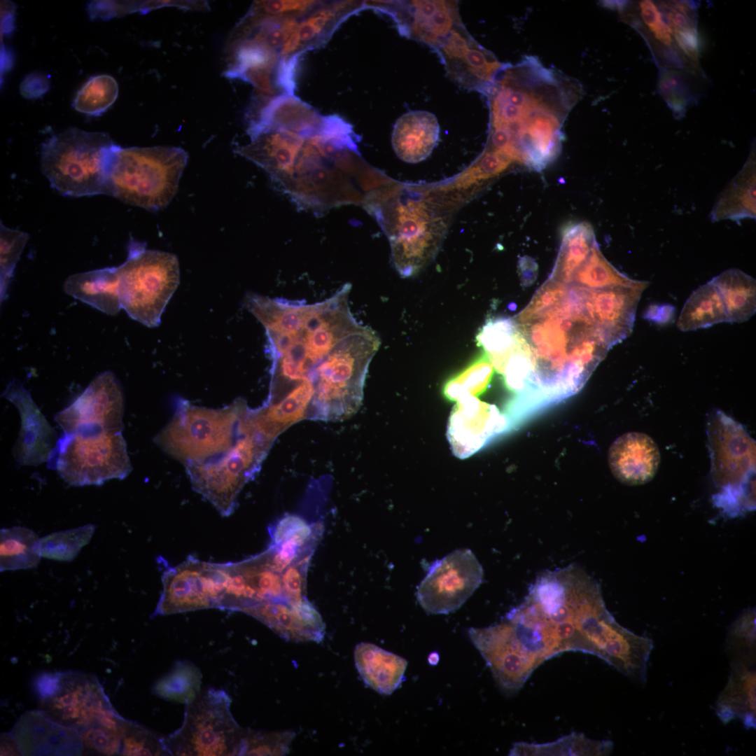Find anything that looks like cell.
Wrapping results in <instances>:
<instances>
[{"label":"cell","mask_w":756,"mask_h":756,"mask_svg":"<svg viewBox=\"0 0 756 756\" xmlns=\"http://www.w3.org/2000/svg\"><path fill=\"white\" fill-rule=\"evenodd\" d=\"M510 616L545 662L568 651L601 657L615 623L597 582L575 564L539 574Z\"/></svg>","instance_id":"obj_1"},{"label":"cell","mask_w":756,"mask_h":756,"mask_svg":"<svg viewBox=\"0 0 756 756\" xmlns=\"http://www.w3.org/2000/svg\"><path fill=\"white\" fill-rule=\"evenodd\" d=\"M512 319L530 349L547 407L578 393L610 349L588 314L578 286L570 284L551 306Z\"/></svg>","instance_id":"obj_2"},{"label":"cell","mask_w":756,"mask_h":756,"mask_svg":"<svg viewBox=\"0 0 756 756\" xmlns=\"http://www.w3.org/2000/svg\"><path fill=\"white\" fill-rule=\"evenodd\" d=\"M337 116L326 118L303 139L288 163L271 178L298 206L322 212L360 200L358 136Z\"/></svg>","instance_id":"obj_3"},{"label":"cell","mask_w":756,"mask_h":756,"mask_svg":"<svg viewBox=\"0 0 756 756\" xmlns=\"http://www.w3.org/2000/svg\"><path fill=\"white\" fill-rule=\"evenodd\" d=\"M387 236L393 266L402 277L419 272L438 253L447 231L439 206L427 194L391 186L372 190L362 201Z\"/></svg>","instance_id":"obj_4"},{"label":"cell","mask_w":756,"mask_h":756,"mask_svg":"<svg viewBox=\"0 0 756 756\" xmlns=\"http://www.w3.org/2000/svg\"><path fill=\"white\" fill-rule=\"evenodd\" d=\"M486 94L491 129L503 130L513 139L519 129L541 118H566L582 89L578 81L528 56L515 65L505 64Z\"/></svg>","instance_id":"obj_5"},{"label":"cell","mask_w":756,"mask_h":756,"mask_svg":"<svg viewBox=\"0 0 756 756\" xmlns=\"http://www.w3.org/2000/svg\"><path fill=\"white\" fill-rule=\"evenodd\" d=\"M117 146L107 133L69 127L43 143L41 171L62 195H108Z\"/></svg>","instance_id":"obj_6"},{"label":"cell","mask_w":756,"mask_h":756,"mask_svg":"<svg viewBox=\"0 0 756 756\" xmlns=\"http://www.w3.org/2000/svg\"><path fill=\"white\" fill-rule=\"evenodd\" d=\"M250 408L243 398L211 409L181 400L172 419L154 442L185 467L212 460L235 444Z\"/></svg>","instance_id":"obj_7"},{"label":"cell","mask_w":756,"mask_h":756,"mask_svg":"<svg viewBox=\"0 0 756 756\" xmlns=\"http://www.w3.org/2000/svg\"><path fill=\"white\" fill-rule=\"evenodd\" d=\"M188 158V153L178 147L118 145L111 167L108 195L148 211L161 210L176 194Z\"/></svg>","instance_id":"obj_8"},{"label":"cell","mask_w":756,"mask_h":756,"mask_svg":"<svg viewBox=\"0 0 756 756\" xmlns=\"http://www.w3.org/2000/svg\"><path fill=\"white\" fill-rule=\"evenodd\" d=\"M121 308L130 318L154 328L180 283L177 257L171 253L146 249L131 239L126 260L118 267Z\"/></svg>","instance_id":"obj_9"},{"label":"cell","mask_w":756,"mask_h":756,"mask_svg":"<svg viewBox=\"0 0 756 756\" xmlns=\"http://www.w3.org/2000/svg\"><path fill=\"white\" fill-rule=\"evenodd\" d=\"M273 442L255 426L250 409L243 431L230 450L207 462L186 466L193 489L221 515L230 516L237 506L239 493L258 474Z\"/></svg>","instance_id":"obj_10"},{"label":"cell","mask_w":756,"mask_h":756,"mask_svg":"<svg viewBox=\"0 0 756 756\" xmlns=\"http://www.w3.org/2000/svg\"><path fill=\"white\" fill-rule=\"evenodd\" d=\"M120 429H83L59 438L48 467L72 486L99 485L122 479L132 470Z\"/></svg>","instance_id":"obj_11"},{"label":"cell","mask_w":756,"mask_h":756,"mask_svg":"<svg viewBox=\"0 0 756 756\" xmlns=\"http://www.w3.org/2000/svg\"><path fill=\"white\" fill-rule=\"evenodd\" d=\"M222 690L200 692L187 704L181 727L166 737L171 755H240L245 729L234 719Z\"/></svg>","instance_id":"obj_12"},{"label":"cell","mask_w":756,"mask_h":756,"mask_svg":"<svg viewBox=\"0 0 756 756\" xmlns=\"http://www.w3.org/2000/svg\"><path fill=\"white\" fill-rule=\"evenodd\" d=\"M228 580L225 564L189 556L162 575V592L153 616L219 608Z\"/></svg>","instance_id":"obj_13"},{"label":"cell","mask_w":756,"mask_h":756,"mask_svg":"<svg viewBox=\"0 0 756 756\" xmlns=\"http://www.w3.org/2000/svg\"><path fill=\"white\" fill-rule=\"evenodd\" d=\"M484 571L469 549L451 552L433 562L416 590L424 610L447 614L459 608L482 584Z\"/></svg>","instance_id":"obj_14"},{"label":"cell","mask_w":756,"mask_h":756,"mask_svg":"<svg viewBox=\"0 0 756 756\" xmlns=\"http://www.w3.org/2000/svg\"><path fill=\"white\" fill-rule=\"evenodd\" d=\"M38 707L56 722L78 732L115 710L96 676L82 671L60 673L58 690L40 699Z\"/></svg>","instance_id":"obj_15"},{"label":"cell","mask_w":756,"mask_h":756,"mask_svg":"<svg viewBox=\"0 0 756 756\" xmlns=\"http://www.w3.org/2000/svg\"><path fill=\"white\" fill-rule=\"evenodd\" d=\"M124 396L111 371L96 376L84 391L55 416L64 433L83 429H123Z\"/></svg>","instance_id":"obj_16"},{"label":"cell","mask_w":756,"mask_h":756,"mask_svg":"<svg viewBox=\"0 0 756 756\" xmlns=\"http://www.w3.org/2000/svg\"><path fill=\"white\" fill-rule=\"evenodd\" d=\"M512 428L508 419L495 404L465 396L456 400L450 414L447 438L454 454L463 459Z\"/></svg>","instance_id":"obj_17"},{"label":"cell","mask_w":756,"mask_h":756,"mask_svg":"<svg viewBox=\"0 0 756 756\" xmlns=\"http://www.w3.org/2000/svg\"><path fill=\"white\" fill-rule=\"evenodd\" d=\"M470 638L489 667L494 680L504 694L518 692L531 676L508 622L484 628H470Z\"/></svg>","instance_id":"obj_18"},{"label":"cell","mask_w":756,"mask_h":756,"mask_svg":"<svg viewBox=\"0 0 756 756\" xmlns=\"http://www.w3.org/2000/svg\"><path fill=\"white\" fill-rule=\"evenodd\" d=\"M368 5L392 15L402 34L435 50L454 28L462 24L456 1H374Z\"/></svg>","instance_id":"obj_19"},{"label":"cell","mask_w":756,"mask_h":756,"mask_svg":"<svg viewBox=\"0 0 756 756\" xmlns=\"http://www.w3.org/2000/svg\"><path fill=\"white\" fill-rule=\"evenodd\" d=\"M713 477L720 485H734L755 473V443L741 424L719 412L709 424Z\"/></svg>","instance_id":"obj_20"},{"label":"cell","mask_w":756,"mask_h":756,"mask_svg":"<svg viewBox=\"0 0 756 756\" xmlns=\"http://www.w3.org/2000/svg\"><path fill=\"white\" fill-rule=\"evenodd\" d=\"M2 396L16 407L21 419L19 435L12 450L15 461L27 466L48 462L59 438L30 393L19 380L13 379L8 383Z\"/></svg>","instance_id":"obj_21"},{"label":"cell","mask_w":756,"mask_h":756,"mask_svg":"<svg viewBox=\"0 0 756 756\" xmlns=\"http://www.w3.org/2000/svg\"><path fill=\"white\" fill-rule=\"evenodd\" d=\"M647 287L589 289L581 286L586 310L610 348L632 332L637 306Z\"/></svg>","instance_id":"obj_22"},{"label":"cell","mask_w":756,"mask_h":756,"mask_svg":"<svg viewBox=\"0 0 756 756\" xmlns=\"http://www.w3.org/2000/svg\"><path fill=\"white\" fill-rule=\"evenodd\" d=\"M10 733L23 755H83L79 732L56 722L40 709L22 714Z\"/></svg>","instance_id":"obj_23"},{"label":"cell","mask_w":756,"mask_h":756,"mask_svg":"<svg viewBox=\"0 0 756 756\" xmlns=\"http://www.w3.org/2000/svg\"><path fill=\"white\" fill-rule=\"evenodd\" d=\"M240 611L257 619L288 640L320 642L325 635L322 617L307 598L290 602L265 601Z\"/></svg>","instance_id":"obj_24"},{"label":"cell","mask_w":756,"mask_h":756,"mask_svg":"<svg viewBox=\"0 0 756 756\" xmlns=\"http://www.w3.org/2000/svg\"><path fill=\"white\" fill-rule=\"evenodd\" d=\"M660 463V454L654 441L638 432L625 433L617 438L608 451L612 473L627 485L643 484L651 480Z\"/></svg>","instance_id":"obj_25"},{"label":"cell","mask_w":756,"mask_h":756,"mask_svg":"<svg viewBox=\"0 0 756 756\" xmlns=\"http://www.w3.org/2000/svg\"><path fill=\"white\" fill-rule=\"evenodd\" d=\"M358 1L323 3L304 14L282 48L279 56L288 59L327 41L337 26L362 8Z\"/></svg>","instance_id":"obj_26"},{"label":"cell","mask_w":756,"mask_h":756,"mask_svg":"<svg viewBox=\"0 0 756 756\" xmlns=\"http://www.w3.org/2000/svg\"><path fill=\"white\" fill-rule=\"evenodd\" d=\"M233 54L224 76L251 83L260 92L273 94L278 85L281 59L272 50L247 39L234 41Z\"/></svg>","instance_id":"obj_27"},{"label":"cell","mask_w":756,"mask_h":756,"mask_svg":"<svg viewBox=\"0 0 756 756\" xmlns=\"http://www.w3.org/2000/svg\"><path fill=\"white\" fill-rule=\"evenodd\" d=\"M448 76L462 87L486 94L505 66L495 55L472 37L443 61Z\"/></svg>","instance_id":"obj_28"},{"label":"cell","mask_w":756,"mask_h":756,"mask_svg":"<svg viewBox=\"0 0 756 756\" xmlns=\"http://www.w3.org/2000/svg\"><path fill=\"white\" fill-rule=\"evenodd\" d=\"M440 126L436 116L426 111H412L396 122L391 143L396 155L407 163L426 160L436 146Z\"/></svg>","instance_id":"obj_29"},{"label":"cell","mask_w":756,"mask_h":756,"mask_svg":"<svg viewBox=\"0 0 756 756\" xmlns=\"http://www.w3.org/2000/svg\"><path fill=\"white\" fill-rule=\"evenodd\" d=\"M730 666L728 682L716 701V714L724 724L738 719L746 729H755V666L737 663Z\"/></svg>","instance_id":"obj_30"},{"label":"cell","mask_w":756,"mask_h":756,"mask_svg":"<svg viewBox=\"0 0 756 756\" xmlns=\"http://www.w3.org/2000/svg\"><path fill=\"white\" fill-rule=\"evenodd\" d=\"M323 118L293 94L282 93L262 106L256 118L251 121L248 132L274 127L307 134L318 129Z\"/></svg>","instance_id":"obj_31"},{"label":"cell","mask_w":756,"mask_h":756,"mask_svg":"<svg viewBox=\"0 0 756 756\" xmlns=\"http://www.w3.org/2000/svg\"><path fill=\"white\" fill-rule=\"evenodd\" d=\"M118 267H105L69 276L64 291L70 296L114 316L121 308Z\"/></svg>","instance_id":"obj_32"},{"label":"cell","mask_w":756,"mask_h":756,"mask_svg":"<svg viewBox=\"0 0 756 756\" xmlns=\"http://www.w3.org/2000/svg\"><path fill=\"white\" fill-rule=\"evenodd\" d=\"M354 661L365 683L386 695L400 685L407 666L405 659L369 643L356 645Z\"/></svg>","instance_id":"obj_33"},{"label":"cell","mask_w":756,"mask_h":756,"mask_svg":"<svg viewBox=\"0 0 756 756\" xmlns=\"http://www.w3.org/2000/svg\"><path fill=\"white\" fill-rule=\"evenodd\" d=\"M751 157L715 201L712 221L755 218V161Z\"/></svg>","instance_id":"obj_34"},{"label":"cell","mask_w":756,"mask_h":756,"mask_svg":"<svg viewBox=\"0 0 756 756\" xmlns=\"http://www.w3.org/2000/svg\"><path fill=\"white\" fill-rule=\"evenodd\" d=\"M724 304L727 322L742 323L756 310V281L738 269H729L710 281Z\"/></svg>","instance_id":"obj_35"},{"label":"cell","mask_w":756,"mask_h":756,"mask_svg":"<svg viewBox=\"0 0 756 756\" xmlns=\"http://www.w3.org/2000/svg\"><path fill=\"white\" fill-rule=\"evenodd\" d=\"M727 322V312L715 286L708 281L694 290L683 305L677 326L693 331Z\"/></svg>","instance_id":"obj_36"},{"label":"cell","mask_w":756,"mask_h":756,"mask_svg":"<svg viewBox=\"0 0 756 756\" xmlns=\"http://www.w3.org/2000/svg\"><path fill=\"white\" fill-rule=\"evenodd\" d=\"M41 558V538L32 530L22 526L1 529V572L36 567Z\"/></svg>","instance_id":"obj_37"},{"label":"cell","mask_w":756,"mask_h":756,"mask_svg":"<svg viewBox=\"0 0 756 756\" xmlns=\"http://www.w3.org/2000/svg\"><path fill=\"white\" fill-rule=\"evenodd\" d=\"M595 242L593 229L587 223L566 229L558 258L549 278L570 284L575 272L586 260Z\"/></svg>","instance_id":"obj_38"},{"label":"cell","mask_w":756,"mask_h":756,"mask_svg":"<svg viewBox=\"0 0 756 756\" xmlns=\"http://www.w3.org/2000/svg\"><path fill=\"white\" fill-rule=\"evenodd\" d=\"M613 748L610 741H594L582 734L571 733L556 741L546 743L519 742L514 744L511 755H606Z\"/></svg>","instance_id":"obj_39"},{"label":"cell","mask_w":756,"mask_h":756,"mask_svg":"<svg viewBox=\"0 0 756 756\" xmlns=\"http://www.w3.org/2000/svg\"><path fill=\"white\" fill-rule=\"evenodd\" d=\"M570 284L589 289L649 286L648 281L631 279L615 269L605 258L596 241L586 260L575 272Z\"/></svg>","instance_id":"obj_40"},{"label":"cell","mask_w":756,"mask_h":756,"mask_svg":"<svg viewBox=\"0 0 756 756\" xmlns=\"http://www.w3.org/2000/svg\"><path fill=\"white\" fill-rule=\"evenodd\" d=\"M126 720L115 710L79 731L83 755H120Z\"/></svg>","instance_id":"obj_41"},{"label":"cell","mask_w":756,"mask_h":756,"mask_svg":"<svg viewBox=\"0 0 756 756\" xmlns=\"http://www.w3.org/2000/svg\"><path fill=\"white\" fill-rule=\"evenodd\" d=\"M494 370L486 355L483 353L463 371L447 381L442 388L443 396L450 401L461 397H477L488 388Z\"/></svg>","instance_id":"obj_42"},{"label":"cell","mask_w":756,"mask_h":756,"mask_svg":"<svg viewBox=\"0 0 756 756\" xmlns=\"http://www.w3.org/2000/svg\"><path fill=\"white\" fill-rule=\"evenodd\" d=\"M118 85L106 74L90 77L78 91L73 102L74 108L89 115H100L116 100Z\"/></svg>","instance_id":"obj_43"},{"label":"cell","mask_w":756,"mask_h":756,"mask_svg":"<svg viewBox=\"0 0 756 756\" xmlns=\"http://www.w3.org/2000/svg\"><path fill=\"white\" fill-rule=\"evenodd\" d=\"M200 682L199 669L192 663L182 662L160 680L153 691L162 698L188 704L200 694Z\"/></svg>","instance_id":"obj_44"},{"label":"cell","mask_w":756,"mask_h":756,"mask_svg":"<svg viewBox=\"0 0 756 756\" xmlns=\"http://www.w3.org/2000/svg\"><path fill=\"white\" fill-rule=\"evenodd\" d=\"M96 526L89 524L76 528L52 533L41 538V557L71 561L88 545Z\"/></svg>","instance_id":"obj_45"},{"label":"cell","mask_w":756,"mask_h":756,"mask_svg":"<svg viewBox=\"0 0 756 756\" xmlns=\"http://www.w3.org/2000/svg\"><path fill=\"white\" fill-rule=\"evenodd\" d=\"M518 330L512 318L498 317L488 319L476 335L491 363L503 357L514 344Z\"/></svg>","instance_id":"obj_46"},{"label":"cell","mask_w":756,"mask_h":756,"mask_svg":"<svg viewBox=\"0 0 756 756\" xmlns=\"http://www.w3.org/2000/svg\"><path fill=\"white\" fill-rule=\"evenodd\" d=\"M122 755H168L166 737L126 720L122 741Z\"/></svg>","instance_id":"obj_47"},{"label":"cell","mask_w":756,"mask_h":756,"mask_svg":"<svg viewBox=\"0 0 756 756\" xmlns=\"http://www.w3.org/2000/svg\"><path fill=\"white\" fill-rule=\"evenodd\" d=\"M726 652L730 663L755 666V615L748 614L734 625L727 638Z\"/></svg>","instance_id":"obj_48"},{"label":"cell","mask_w":756,"mask_h":756,"mask_svg":"<svg viewBox=\"0 0 756 756\" xmlns=\"http://www.w3.org/2000/svg\"><path fill=\"white\" fill-rule=\"evenodd\" d=\"M1 302L6 298L7 288L13 276L15 265L29 239V235L22 231L13 230L1 223Z\"/></svg>","instance_id":"obj_49"},{"label":"cell","mask_w":756,"mask_h":756,"mask_svg":"<svg viewBox=\"0 0 756 756\" xmlns=\"http://www.w3.org/2000/svg\"><path fill=\"white\" fill-rule=\"evenodd\" d=\"M294 737L290 732L245 730L240 755H283Z\"/></svg>","instance_id":"obj_50"},{"label":"cell","mask_w":756,"mask_h":756,"mask_svg":"<svg viewBox=\"0 0 756 756\" xmlns=\"http://www.w3.org/2000/svg\"><path fill=\"white\" fill-rule=\"evenodd\" d=\"M323 1H255L246 15L255 17L295 15L311 11Z\"/></svg>","instance_id":"obj_51"},{"label":"cell","mask_w":756,"mask_h":756,"mask_svg":"<svg viewBox=\"0 0 756 756\" xmlns=\"http://www.w3.org/2000/svg\"><path fill=\"white\" fill-rule=\"evenodd\" d=\"M512 162L502 153L487 149L461 177V183L470 185L493 177L504 171Z\"/></svg>","instance_id":"obj_52"},{"label":"cell","mask_w":756,"mask_h":756,"mask_svg":"<svg viewBox=\"0 0 756 756\" xmlns=\"http://www.w3.org/2000/svg\"><path fill=\"white\" fill-rule=\"evenodd\" d=\"M682 76L676 71H668L663 74L659 83L664 97L677 110L685 107L690 99L689 88Z\"/></svg>","instance_id":"obj_53"},{"label":"cell","mask_w":756,"mask_h":756,"mask_svg":"<svg viewBox=\"0 0 756 756\" xmlns=\"http://www.w3.org/2000/svg\"><path fill=\"white\" fill-rule=\"evenodd\" d=\"M641 19L652 32L653 37L664 46L672 43L671 29L664 22L662 14L656 5L650 0H643L639 3Z\"/></svg>","instance_id":"obj_54"},{"label":"cell","mask_w":756,"mask_h":756,"mask_svg":"<svg viewBox=\"0 0 756 756\" xmlns=\"http://www.w3.org/2000/svg\"><path fill=\"white\" fill-rule=\"evenodd\" d=\"M309 523L302 517L287 514L269 526L270 544H277L290 538Z\"/></svg>","instance_id":"obj_55"},{"label":"cell","mask_w":756,"mask_h":756,"mask_svg":"<svg viewBox=\"0 0 756 756\" xmlns=\"http://www.w3.org/2000/svg\"><path fill=\"white\" fill-rule=\"evenodd\" d=\"M671 33H673L676 41L682 51L689 57L694 59L697 54V35L692 20H687L684 22L671 25Z\"/></svg>","instance_id":"obj_56"},{"label":"cell","mask_w":756,"mask_h":756,"mask_svg":"<svg viewBox=\"0 0 756 756\" xmlns=\"http://www.w3.org/2000/svg\"><path fill=\"white\" fill-rule=\"evenodd\" d=\"M60 685V673H44L37 676L34 687L39 699L54 695Z\"/></svg>","instance_id":"obj_57"},{"label":"cell","mask_w":756,"mask_h":756,"mask_svg":"<svg viewBox=\"0 0 756 756\" xmlns=\"http://www.w3.org/2000/svg\"><path fill=\"white\" fill-rule=\"evenodd\" d=\"M1 737V755H22L18 743L12 734H3Z\"/></svg>","instance_id":"obj_58"}]
</instances>
